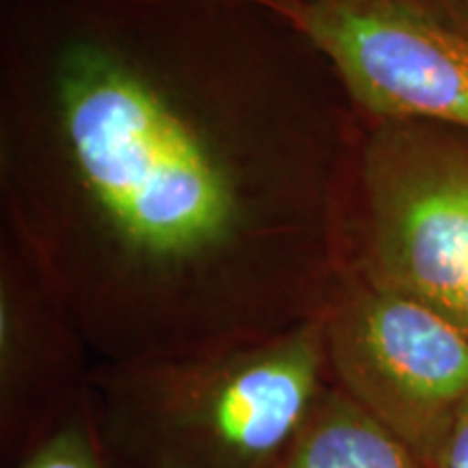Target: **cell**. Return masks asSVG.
<instances>
[{
  "instance_id": "4",
  "label": "cell",
  "mask_w": 468,
  "mask_h": 468,
  "mask_svg": "<svg viewBox=\"0 0 468 468\" xmlns=\"http://www.w3.org/2000/svg\"><path fill=\"white\" fill-rule=\"evenodd\" d=\"M332 384L425 468L468 403V336L406 292L345 269L324 313Z\"/></svg>"
},
{
  "instance_id": "2",
  "label": "cell",
  "mask_w": 468,
  "mask_h": 468,
  "mask_svg": "<svg viewBox=\"0 0 468 468\" xmlns=\"http://www.w3.org/2000/svg\"><path fill=\"white\" fill-rule=\"evenodd\" d=\"M330 384L324 317L265 343L159 365H93L117 468H276Z\"/></svg>"
},
{
  "instance_id": "5",
  "label": "cell",
  "mask_w": 468,
  "mask_h": 468,
  "mask_svg": "<svg viewBox=\"0 0 468 468\" xmlns=\"http://www.w3.org/2000/svg\"><path fill=\"white\" fill-rule=\"evenodd\" d=\"M325 58L365 122L468 134V25L406 0H251Z\"/></svg>"
},
{
  "instance_id": "9",
  "label": "cell",
  "mask_w": 468,
  "mask_h": 468,
  "mask_svg": "<svg viewBox=\"0 0 468 468\" xmlns=\"http://www.w3.org/2000/svg\"><path fill=\"white\" fill-rule=\"evenodd\" d=\"M434 468H468V403L444 438Z\"/></svg>"
},
{
  "instance_id": "3",
  "label": "cell",
  "mask_w": 468,
  "mask_h": 468,
  "mask_svg": "<svg viewBox=\"0 0 468 468\" xmlns=\"http://www.w3.org/2000/svg\"><path fill=\"white\" fill-rule=\"evenodd\" d=\"M347 269L434 308L468 336V134L365 122Z\"/></svg>"
},
{
  "instance_id": "1",
  "label": "cell",
  "mask_w": 468,
  "mask_h": 468,
  "mask_svg": "<svg viewBox=\"0 0 468 468\" xmlns=\"http://www.w3.org/2000/svg\"><path fill=\"white\" fill-rule=\"evenodd\" d=\"M3 46L22 254L93 365L226 354L324 317L365 122L251 0H68Z\"/></svg>"
},
{
  "instance_id": "8",
  "label": "cell",
  "mask_w": 468,
  "mask_h": 468,
  "mask_svg": "<svg viewBox=\"0 0 468 468\" xmlns=\"http://www.w3.org/2000/svg\"><path fill=\"white\" fill-rule=\"evenodd\" d=\"M14 468H117L93 414L91 395L87 393Z\"/></svg>"
},
{
  "instance_id": "7",
  "label": "cell",
  "mask_w": 468,
  "mask_h": 468,
  "mask_svg": "<svg viewBox=\"0 0 468 468\" xmlns=\"http://www.w3.org/2000/svg\"><path fill=\"white\" fill-rule=\"evenodd\" d=\"M276 468H425L336 384L325 386Z\"/></svg>"
},
{
  "instance_id": "6",
  "label": "cell",
  "mask_w": 468,
  "mask_h": 468,
  "mask_svg": "<svg viewBox=\"0 0 468 468\" xmlns=\"http://www.w3.org/2000/svg\"><path fill=\"white\" fill-rule=\"evenodd\" d=\"M87 345L16 243L0 269V462L14 468L90 393Z\"/></svg>"
},
{
  "instance_id": "10",
  "label": "cell",
  "mask_w": 468,
  "mask_h": 468,
  "mask_svg": "<svg viewBox=\"0 0 468 468\" xmlns=\"http://www.w3.org/2000/svg\"><path fill=\"white\" fill-rule=\"evenodd\" d=\"M431 14L468 25V0H406Z\"/></svg>"
}]
</instances>
